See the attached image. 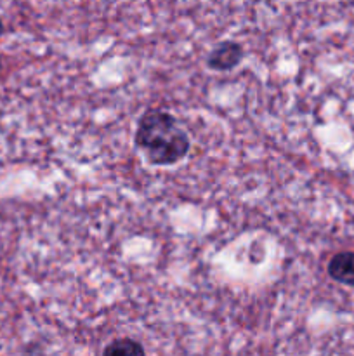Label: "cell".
Returning a JSON list of instances; mask_svg holds the SVG:
<instances>
[{
	"instance_id": "cell-2",
	"label": "cell",
	"mask_w": 354,
	"mask_h": 356,
	"mask_svg": "<svg viewBox=\"0 0 354 356\" xmlns=\"http://www.w3.org/2000/svg\"><path fill=\"white\" fill-rule=\"evenodd\" d=\"M243 58H245V51L242 44L235 40H224L217 47L212 49L207 58V65L215 72H229L236 68L243 61Z\"/></svg>"
},
{
	"instance_id": "cell-6",
	"label": "cell",
	"mask_w": 354,
	"mask_h": 356,
	"mask_svg": "<svg viewBox=\"0 0 354 356\" xmlns=\"http://www.w3.org/2000/svg\"><path fill=\"white\" fill-rule=\"evenodd\" d=\"M2 117H3V113H2V110H0V122H2Z\"/></svg>"
},
{
	"instance_id": "cell-3",
	"label": "cell",
	"mask_w": 354,
	"mask_h": 356,
	"mask_svg": "<svg viewBox=\"0 0 354 356\" xmlns=\"http://www.w3.org/2000/svg\"><path fill=\"white\" fill-rule=\"evenodd\" d=\"M326 271L332 280L354 289V252L344 250V252L335 254L330 259Z\"/></svg>"
},
{
	"instance_id": "cell-7",
	"label": "cell",
	"mask_w": 354,
	"mask_h": 356,
	"mask_svg": "<svg viewBox=\"0 0 354 356\" xmlns=\"http://www.w3.org/2000/svg\"><path fill=\"white\" fill-rule=\"evenodd\" d=\"M0 72H2V61H0Z\"/></svg>"
},
{
	"instance_id": "cell-4",
	"label": "cell",
	"mask_w": 354,
	"mask_h": 356,
	"mask_svg": "<svg viewBox=\"0 0 354 356\" xmlns=\"http://www.w3.org/2000/svg\"><path fill=\"white\" fill-rule=\"evenodd\" d=\"M103 356H146V353L141 343L130 339V337H121V339L111 341L104 348Z\"/></svg>"
},
{
	"instance_id": "cell-1",
	"label": "cell",
	"mask_w": 354,
	"mask_h": 356,
	"mask_svg": "<svg viewBox=\"0 0 354 356\" xmlns=\"http://www.w3.org/2000/svg\"><path fill=\"white\" fill-rule=\"evenodd\" d=\"M151 165H174L189 152V136L169 111L149 108L141 115L134 136Z\"/></svg>"
},
{
	"instance_id": "cell-5",
	"label": "cell",
	"mask_w": 354,
	"mask_h": 356,
	"mask_svg": "<svg viewBox=\"0 0 354 356\" xmlns=\"http://www.w3.org/2000/svg\"><path fill=\"white\" fill-rule=\"evenodd\" d=\"M3 33V23H2V19H0V35Z\"/></svg>"
}]
</instances>
